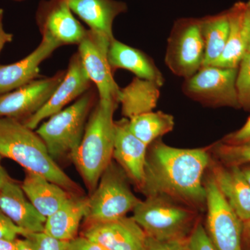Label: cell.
<instances>
[{
	"instance_id": "cell-1",
	"label": "cell",
	"mask_w": 250,
	"mask_h": 250,
	"mask_svg": "<svg viewBox=\"0 0 250 250\" xmlns=\"http://www.w3.org/2000/svg\"><path fill=\"white\" fill-rule=\"evenodd\" d=\"M211 163L206 148L171 147L156 140L147 150L144 182L146 197L164 195L190 207L206 206L204 174Z\"/></svg>"
},
{
	"instance_id": "cell-2",
	"label": "cell",
	"mask_w": 250,
	"mask_h": 250,
	"mask_svg": "<svg viewBox=\"0 0 250 250\" xmlns=\"http://www.w3.org/2000/svg\"><path fill=\"white\" fill-rule=\"evenodd\" d=\"M0 156L16 161L26 171L40 174L70 193L81 195L82 189L51 157L40 136L22 121L0 117Z\"/></svg>"
},
{
	"instance_id": "cell-3",
	"label": "cell",
	"mask_w": 250,
	"mask_h": 250,
	"mask_svg": "<svg viewBox=\"0 0 250 250\" xmlns=\"http://www.w3.org/2000/svg\"><path fill=\"white\" fill-rule=\"evenodd\" d=\"M118 104V102L98 99L90 112L80 146L71 158L91 192L112 161L116 131L113 115Z\"/></svg>"
},
{
	"instance_id": "cell-4",
	"label": "cell",
	"mask_w": 250,
	"mask_h": 250,
	"mask_svg": "<svg viewBox=\"0 0 250 250\" xmlns=\"http://www.w3.org/2000/svg\"><path fill=\"white\" fill-rule=\"evenodd\" d=\"M98 90L90 88L67 108L49 117L36 132L45 143L56 162L70 158L76 152L84 134L90 112L98 101Z\"/></svg>"
},
{
	"instance_id": "cell-5",
	"label": "cell",
	"mask_w": 250,
	"mask_h": 250,
	"mask_svg": "<svg viewBox=\"0 0 250 250\" xmlns=\"http://www.w3.org/2000/svg\"><path fill=\"white\" fill-rule=\"evenodd\" d=\"M132 211L133 219L146 235L159 241L186 239L195 218L193 208L164 195L146 197Z\"/></svg>"
},
{
	"instance_id": "cell-6",
	"label": "cell",
	"mask_w": 250,
	"mask_h": 250,
	"mask_svg": "<svg viewBox=\"0 0 250 250\" xmlns=\"http://www.w3.org/2000/svg\"><path fill=\"white\" fill-rule=\"evenodd\" d=\"M121 166L111 161L95 190L87 197L85 220L88 225L126 216L141 201L131 190Z\"/></svg>"
},
{
	"instance_id": "cell-7",
	"label": "cell",
	"mask_w": 250,
	"mask_h": 250,
	"mask_svg": "<svg viewBox=\"0 0 250 250\" xmlns=\"http://www.w3.org/2000/svg\"><path fill=\"white\" fill-rule=\"evenodd\" d=\"M205 52L200 18L177 20L167 40L165 58L172 73L186 80L192 77L203 65Z\"/></svg>"
},
{
	"instance_id": "cell-8",
	"label": "cell",
	"mask_w": 250,
	"mask_h": 250,
	"mask_svg": "<svg viewBox=\"0 0 250 250\" xmlns=\"http://www.w3.org/2000/svg\"><path fill=\"white\" fill-rule=\"evenodd\" d=\"M207 231L218 250H243V221L219 190L212 175L205 182Z\"/></svg>"
},
{
	"instance_id": "cell-9",
	"label": "cell",
	"mask_w": 250,
	"mask_h": 250,
	"mask_svg": "<svg viewBox=\"0 0 250 250\" xmlns=\"http://www.w3.org/2000/svg\"><path fill=\"white\" fill-rule=\"evenodd\" d=\"M237 73L238 68L202 67L187 79L184 93L204 104L240 108L236 87Z\"/></svg>"
},
{
	"instance_id": "cell-10",
	"label": "cell",
	"mask_w": 250,
	"mask_h": 250,
	"mask_svg": "<svg viewBox=\"0 0 250 250\" xmlns=\"http://www.w3.org/2000/svg\"><path fill=\"white\" fill-rule=\"evenodd\" d=\"M113 40L88 29L78 45L77 52L87 75L96 86L99 99L119 103L121 88L113 79L108 59V48Z\"/></svg>"
},
{
	"instance_id": "cell-11",
	"label": "cell",
	"mask_w": 250,
	"mask_h": 250,
	"mask_svg": "<svg viewBox=\"0 0 250 250\" xmlns=\"http://www.w3.org/2000/svg\"><path fill=\"white\" fill-rule=\"evenodd\" d=\"M36 20L42 37L60 47L79 45L88 32L74 16L67 0H41Z\"/></svg>"
},
{
	"instance_id": "cell-12",
	"label": "cell",
	"mask_w": 250,
	"mask_h": 250,
	"mask_svg": "<svg viewBox=\"0 0 250 250\" xmlns=\"http://www.w3.org/2000/svg\"><path fill=\"white\" fill-rule=\"evenodd\" d=\"M66 71L37 79L21 88L0 95V117L24 121L40 110L52 96Z\"/></svg>"
},
{
	"instance_id": "cell-13",
	"label": "cell",
	"mask_w": 250,
	"mask_h": 250,
	"mask_svg": "<svg viewBox=\"0 0 250 250\" xmlns=\"http://www.w3.org/2000/svg\"><path fill=\"white\" fill-rule=\"evenodd\" d=\"M92 83L83 66L80 54L76 52L70 59L65 77L48 101L23 123L31 129H37L41 122L62 111L65 106L90 89Z\"/></svg>"
},
{
	"instance_id": "cell-14",
	"label": "cell",
	"mask_w": 250,
	"mask_h": 250,
	"mask_svg": "<svg viewBox=\"0 0 250 250\" xmlns=\"http://www.w3.org/2000/svg\"><path fill=\"white\" fill-rule=\"evenodd\" d=\"M83 236L108 250H144L147 235L132 217L88 225Z\"/></svg>"
},
{
	"instance_id": "cell-15",
	"label": "cell",
	"mask_w": 250,
	"mask_h": 250,
	"mask_svg": "<svg viewBox=\"0 0 250 250\" xmlns=\"http://www.w3.org/2000/svg\"><path fill=\"white\" fill-rule=\"evenodd\" d=\"M115 125L113 158L140 189L144 182L148 147L131 132L127 118H122Z\"/></svg>"
},
{
	"instance_id": "cell-16",
	"label": "cell",
	"mask_w": 250,
	"mask_h": 250,
	"mask_svg": "<svg viewBox=\"0 0 250 250\" xmlns=\"http://www.w3.org/2000/svg\"><path fill=\"white\" fill-rule=\"evenodd\" d=\"M59 47L54 41L42 37L40 45L25 58L9 65H0V95L37 80L41 62Z\"/></svg>"
},
{
	"instance_id": "cell-17",
	"label": "cell",
	"mask_w": 250,
	"mask_h": 250,
	"mask_svg": "<svg viewBox=\"0 0 250 250\" xmlns=\"http://www.w3.org/2000/svg\"><path fill=\"white\" fill-rule=\"evenodd\" d=\"M211 175L230 207L244 222L250 219V186L238 166L210 163Z\"/></svg>"
},
{
	"instance_id": "cell-18",
	"label": "cell",
	"mask_w": 250,
	"mask_h": 250,
	"mask_svg": "<svg viewBox=\"0 0 250 250\" xmlns=\"http://www.w3.org/2000/svg\"><path fill=\"white\" fill-rule=\"evenodd\" d=\"M0 209L28 232H42L46 218L28 200L22 187L12 179L0 188Z\"/></svg>"
},
{
	"instance_id": "cell-19",
	"label": "cell",
	"mask_w": 250,
	"mask_h": 250,
	"mask_svg": "<svg viewBox=\"0 0 250 250\" xmlns=\"http://www.w3.org/2000/svg\"><path fill=\"white\" fill-rule=\"evenodd\" d=\"M72 12L90 30L113 40V24L120 14L127 11V5L117 0H67Z\"/></svg>"
},
{
	"instance_id": "cell-20",
	"label": "cell",
	"mask_w": 250,
	"mask_h": 250,
	"mask_svg": "<svg viewBox=\"0 0 250 250\" xmlns=\"http://www.w3.org/2000/svg\"><path fill=\"white\" fill-rule=\"evenodd\" d=\"M108 59L113 72L117 69H125L136 77L151 81L160 87L164 85V78L160 70L150 57L139 49L114 39L110 43Z\"/></svg>"
},
{
	"instance_id": "cell-21",
	"label": "cell",
	"mask_w": 250,
	"mask_h": 250,
	"mask_svg": "<svg viewBox=\"0 0 250 250\" xmlns=\"http://www.w3.org/2000/svg\"><path fill=\"white\" fill-rule=\"evenodd\" d=\"M28 200L42 216L55 213L73 194L40 174L26 171L21 184Z\"/></svg>"
},
{
	"instance_id": "cell-22",
	"label": "cell",
	"mask_w": 250,
	"mask_h": 250,
	"mask_svg": "<svg viewBox=\"0 0 250 250\" xmlns=\"http://www.w3.org/2000/svg\"><path fill=\"white\" fill-rule=\"evenodd\" d=\"M87 197L73 194L55 213L46 218L44 232L62 241L77 237L80 223L84 218Z\"/></svg>"
},
{
	"instance_id": "cell-23",
	"label": "cell",
	"mask_w": 250,
	"mask_h": 250,
	"mask_svg": "<svg viewBox=\"0 0 250 250\" xmlns=\"http://www.w3.org/2000/svg\"><path fill=\"white\" fill-rule=\"evenodd\" d=\"M160 88L154 82L135 77L124 88H121L119 104L124 118L152 111L156 107L160 96Z\"/></svg>"
},
{
	"instance_id": "cell-24",
	"label": "cell",
	"mask_w": 250,
	"mask_h": 250,
	"mask_svg": "<svg viewBox=\"0 0 250 250\" xmlns=\"http://www.w3.org/2000/svg\"><path fill=\"white\" fill-rule=\"evenodd\" d=\"M244 1H238L228 10L229 31L226 45L221 56L213 64L224 68H238L248 51V41L243 22Z\"/></svg>"
},
{
	"instance_id": "cell-25",
	"label": "cell",
	"mask_w": 250,
	"mask_h": 250,
	"mask_svg": "<svg viewBox=\"0 0 250 250\" xmlns=\"http://www.w3.org/2000/svg\"><path fill=\"white\" fill-rule=\"evenodd\" d=\"M205 42L203 66L213 65L223 53L229 31L228 11L200 18Z\"/></svg>"
},
{
	"instance_id": "cell-26",
	"label": "cell",
	"mask_w": 250,
	"mask_h": 250,
	"mask_svg": "<svg viewBox=\"0 0 250 250\" xmlns=\"http://www.w3.org/2000/svg\"><path fill=\"white\" fill-rule=\"evenodd\" d=\"M131 132L149 147L174 129V117L163 111H149L128 119Z\"/></svg>"
},
{
	"instance_id": "cell-27",
	"label": "cell",
	"mask_w": 250,
	"mask_h": 250,
	"mask_svg": "<svg viewBox=\"0 0 250 250\" xmlns=\"http://www.w3.org/2000/svg\"><path fill=\"white\" fill-rule=\"evenodd\" d=\"M218 161L228 166H241L250 163V143L230 145L220 142L213 148Z\"/></svg>"
},
{
	"instance_id": "cell-28",
	"label": "cell",
	"mask_w": 250,
	"mask_h": 250,
	"mask_svg": "<svg viewBox=\"0 0 250 250\" xmlns=\"http://www.w3.org/2000/svg\"><path fill=\"white\" fill-rule=\"evenodd\" d=\"M236 87L240 108L250 110V52L247 51L240 62Z\"/></svg>"
},
{
	"instance_id": "cell-29",
	"label": "cell",
	"mask_w": 250,
	"mask_h": 250,
	"mask_svg": "<svg viewBox=\"0 0 250 250\" xmlns=\"http://www.w3.org/2000/svg\"><path fill=\"white\" fill-rule=\"evenodd\" d=\"M34 250H67L69 242L57 239L42 232H26L22 236Z\"/></svg>"
},
{
	"instance_id": "cell-30",
	"label": "cell",
	"mask_w": 250,
	"mask_h": 250,
	"mask_svg": "<svg viewBox=\"0 0 250 250\" xmlns=\"http://www.w3.org/2000/svg\"><path fill=\"white\" fill-rule=\"evenodd\" d=\"M188 250H218L201 223H197L187 239Z\"/></svg>"
},
{
	"instance_id": "cell-31",
	"label": "cell",
	"mask_w": 250,
	"mask_h": 250,
	"mask_svg": "<svg viewBox=\"0 0 250 250\" xmlns=\"http://www.w3.org/2000/svg\"><path fill=\"white\" fill-rule=\"evenodd\" d=\"M27 232L22 228L17 226L0 209V239H7L15 241L18 235L23 236Z\"/></svg>"
},
{
	"instance_id": "cell-32",
	"label": "cell",
	"mask_w": 250,
	"mask_h": 250,
	"mask_svg": "<svg viewBox=\"0 0 250 250\" xmlns=\"http://www.w3.org/2000/svg\"><path fill=\"white\" fill-rule=\"evenodd\" d=\"M187 241V239L159 241L147 236L144 250H182Z\"/></svg>"
},
{
	"instance_id": "cell-33",
	"label": "cell",
	"mask_w": 250,
	"mask_h": 250,
	"mask_svg": "<svg viewBox=\"0 0 250 250\" xmlns=\"http://www.w3.org/2000/svg\"><path fill=\"white\" fill-rule=\"evenodd\" d=\"M221 142L230 145L250 143V116L243 126L234 132L227 135Z\"/></svg>"
},
{
	"instance_id": "cell-34",
	"label": "cell",
	"mask_w": 250,
	"mask_h": 250,
	"mask_svg": "<svg viewBox=\"0 0 250 250\" xmlns=\"http://www.w3.org/2000/svg\"><path fill=\"white\" fill-rule=\"evenodd\" d=\"M67 250H108L99 244L97 242L92 241L86 237L82 236L76 237L75 239L69 242Z\"/></svg>"
},
{
	"instance_id": "cell-35",
	"label": "cell",
	"mask_w": 250,
	"mask_h": 250,
	"mask_svg": "<svg viewBox=\"0 0 250 250\" xmlns=\"http://www.w3.org/2000/svg\"><path fill=\"white\" fill-rule=\"evenodd\" d=\"M4 9H0V53L4 48V45L8 42H12L14 35L5 31L3 27V18H4Z\"/></svg>"
},
{
	"instance_id": "cell-36",
	"label": "cell",
	"mask_w": 250,
	"mask_h": 250,
	"mask_svg": "<svg viewBox=\"0 0 250 250\" xmlns=\"http://www.w3.org/2000/svg\"><path fill=\"white\" fill-rule=\"evenodd\" d=\"M243 22L246 30L247 41H248V51L250 52V0L244 2L243 8Z\"/></svg>"
},
{
	"instance_id": "cell-37",
	"label": "cell",
	"mask_w": 250,
	"mask_h": 250,
	"mask_svg": "<svg viewBox=\"0 0 250 250\" xmlns=\"http://www.w3.org/2000/svg\"><path fill=\"white\" fill-rule=\"evenodd\" d=\"M242 245L245 248L250 250V219L243 222V233H242Z\"/></svg>"
},
{
	"instance_id": "cell-38",
	"label": "cell",
	"mask_w": 250,
	"mask_h": 250,
	"mask_svg": "<svg viewBox=\"0 0 250 250\" xmlns=\"http://www.w3.org/2000/svg\"><path fill=\"white\" fill-rule=\"evenodd\" d=\"M16 241L0 239V250H17Z\"/></svg>"
},
{
	"instance_id": "cell-39",
	"label": "cell",
	"mask_w": 250,
	"mask_h": 250,
	"mask_svg": "<svg viewBox=\"0 0 250 250\" xmlns=\"http://www.w3.org/2000/svg\"><path fill=\"white\" fill-rule=\"evenodd\" d=\"M17 250H34L29 242L26 238L24 239H16Z\"/></svg>"
},
{
	"instance_id": "cell-40",
	"label": "cell",
	"mask_w": 250,
	"mask_h": 250,
	"mask_svg": "<svg viewBox=\"0 0 250 250\" xmlns=\"http://www.w3.org/2000/svg\"><path fill=\"white\" fill-rule=\"evenodd\" d=\"M10 180H11V177H9L4 167L0 165V188L4 187L5 184Z\"/></svg>"
},
{
	"instance_id": "cell-41",
	"label": "cell",
	"mask_w": 250,
	"mask_h": 250,
	"mask_svg": "<svg viewBox=\"0 0 250 250\" xmlns=\"http://www.w3.org/2000/svg\"><path fill=\"white\" fill-rule=\"evenodd\" d=\"M238 167L241 169L242 174L244 176L245 179L250 186V163L238 166Z\"/></svg>"
},
{
	"instance_id": "cell-42",
	"label": "cell",
	"mask_w": 250,
	"mask_h": 250,
	"mask_svg": "<svg viewBox=\"0 0 250 250\" xmlns=\"http://www.w3.org/2000/svg\"><path fill=\"white\" fill-rule=\"evenodd\" d=\"M182 250H187V245H186V246L184 247V248H183V249H182Z\"/></svg>"
},
{
	"instance_id": "cell-43",
	"label": "cell",
	"mask_w": 250,
	"mask_h": 250,
	"mask_svg": "<svg viewBox=\"0 0 250 250\" xmlns=\"http://www.w3.org/2000/svg\"><path fill=\"white\" fill-rule=\"evenodd\" d=\"M14 1H24V0H14Z\"/></svg>"
},
{
	"instance_id": "cell-44",
	"label": "cell",
	"mask_w": 250,
	"mask_h": 250,
	"mask_svg": "<svg viewBox=\"0 0 250 250\" xmlns=\"http://www.w3.org/2000/svg\"><path fill=\"white\" fill-rule=\"evenodd\" d=\"M1 159H2V157H1V156H0V161H1Z\"/></svg>"
}]
</instances>
